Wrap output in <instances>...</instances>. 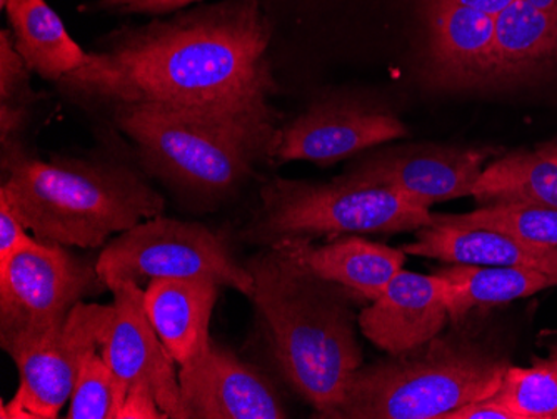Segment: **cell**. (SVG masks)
Listing matches in <instances>:
<instances>
[{"label": "cell", "instance_id": "277c9868", "mask_svg": "<svg viewBox=\"0 0 557 419\" xmlns=\"http://www.w3.org/2000/svg\"><path fill=\"white\" fill-rule=\"evenodd\" d=\"M115 127L152 171L196 196L222 199L272 156L278 131L271 108L200 111L114 104Z\"/></svg>", "mask_w": 557, "mask_h": 419}, {"label": "cell", "instance_id": "603a6c76", "mask_svg": "<svg viewBox=\"0 0 557 419\" xmlns=\"http://www.w3.org/2000/svg\"><path fill=\"white\" fill-rule=\"evenodd\" d=\"M443 223L486 227L540 246H557V209L543 206H481L466 214H437Z\"/></svg>", "mask_w": 557, "mask_h": 419}, {"label": "cell", "instance_id": "44dd1931", "mask_svg": "<svg viewBox=\"0 0 557 419\" xmlns=\"http://www.w3.org/2000/svg\"><path fill=\"white\" fill-rule=\"evenodd\" d=\"M472 197L481 206L524 205L557 209V143L516 151L483 169Z\"/></svg>", "mask_w": 557, "mask_h": 419}, {"label": "cell", "instance_id": "5b68a950", "mask_svg": "<svg viewBox=\"0 0 557 419\" xmlns=\"http://www.w3.org/2000/svg\"><path fill=\"white\" fill-rule=\"evenodd\" d=\"M508 368L506 359L478 341L437 334L354 371L336 418L446 419L496 394Z\"/></svg>", "mask_w": 557, "mask_h": 419}, {"label": "cell", "instance_id": "8fae6325", "mask_svg": "<svg viewBox=\"0 0 557 419\" xmlns=\"http://www.w3.org/2000/svg\"><path fill=\"white\" fill-rule=\"evenodd\" d=\"M180 384L189 419L287 418L283 399L261 369L214 340L181 366Z\"/></svg>", "mask_w": 557, "mask_h": 419}, {"label": "cell", "instance_id": "ba28073f", "mask_svg": "<svg viewBox=\"0 0 557 419\" xmlns=\"http://www.w3.org/2000/svg\"><path fill=\"white\" fill-rule=\"evenodd\" d=\"M102 287L97 261L36 237L0 262V346L59 326Z\"/></svg>", "mask_w": 557, "mask_h": 419}, {"label": "cell", "instance_id": "cb8c5ba5", "mask_svg": "<svg viewBox=\"0 0 557 419\" xmlns=\"http://www.w3.org/2000/svg\"><path fill=\"white\" fill-rule=\"evenodd\" d=\"M496 398L516 419L557 418V358L541 359L531 368L509 366Z\"/></svg>", "mask_w": 557, "mask_h": 419}, {"label": "cell", "instance_id": "7c38bea8", "mask_svg": "<svg viewBox=\"0 0 557 419\" xmlns=\"http://www.w3.org/2000/svg\"><path fill=\"white\" fill-rule=\"evenodd\" d=\"M490 158L486 149L441 146L393 147L347 172V180L389 187L431 208L436 202L471 196Z\"/></svg>", "mask_w": 557, "mask_h": 419}, {"label": "cell", "instance_id": "f1b7e54d", "mask_svg": "<svg viewBox=\"0 0 557 419\" xmlns=\"http://www.w3.org/2000/svg\"><path fill=\"white\" fill-rule=\"evenodd\" d=\"M446 419H516L509 411L508 406L504 405L496 394L490 398L479 399V402L469 403L461 406L456 411L449 412Z\"/></svg>", "mask_w": 557, "mask_h": 419}, {"label": "cell", "instance_id": "52a82bcc", "mask_svg": "<svg viewBox=\"0 0 557 419\" xmlns=\"http://www.w3.org/2000/svg\"><path fill=\"white\" fill-rule=\"evenodd\" d=\"M97 273L108 289L146 281L212 280L255 296V278L240 264L222 234L205 224L177 219H147L119 234L97 258Z\"/></svg>", "mask_w": 557, "mask_h": 419}, {"label": "cell", "instance_id": "30bf717a", "mask_svg": "<svg viewBox=\"0 0 557 419\" xmlns=\"http://www.w3.org/2000/svg\"><path fill=\"white\" fill-rule=\"evenodd\" d=\"M112 293L114 301L102 353L117 383L121 406L131 387L146 386L156 394L159 408L168 418L189 419L181 394L180 373L175 371L177 362L150 323L144 306V287L125 283Z\"/></svg>", "mask_w": 557, "mask_h": 419}, {"label": "cell", "instance_id": "e575fe53", "mask_svg": "<svg viewBox=\"0 0 557 419\" xmlns=\"http://www.w3.org/2000/svg\"><path fill=\"white\" fill-rule=\"evenodd\" d=\"M5 4H8V0H0V5H2V9H5Z\"/></svg>", "mask_w": 557, "mask_h": 419}, {"label": "cell", "instance_id": "d6a6232c", "mask_svg": "<svg viewBox=\"0 0 557 419\" xmlns=\"http://www.w3.org/2000/svg\"><path fill=\"white\" fill-rule=\"evenodd\" d=\"M529 5H533L537 11L546 12V14L557 17V0H524Z\"/></svg>", "mask_w": 557, "mask_h": 419}, {"label": "cell", "instance_id": "4dcf8cb0", "mask_svg": "<svg viewBox=\"0 0 557 419\" xmlns=\"http://www.w3.org/2000/svg\"><path fill=\"white\" fill-rule=\"evenodd\" d=\"M440 2H449V4L465 5V8L475 9L484 14L499 15L504 9L511 5L515 0H440Z\"/></svg>", "mask_w": 557, "mask_h": 419}, {"label": "cell", "instance_id": "3957f363", "mask_svg": "<svg viewBox=\"0 0 557 419\" xmlns=\"http://www.w3.org/2000/svg\"><path fill=\"white\" fill-rule=\"evenodd\" d=\"M8 199L37 239L75 248H99L164 212V197L125 165L24 155L18 140L2 146Z\"/></svg>", "mask_w": 557, "mask_h": 419}, {"label": "cell", "instance_id": "4316f807", "mask_svg": "<svg viewBox=\"0 0 557 419\" xmlns=\"http://www.w3.org/2000/svg\"><path fill=\"white\" fill-rule=\"evenodd\" d=\"M33 239L34 237L27 236V227L14 208L5 197L0 196V262L8 261L17 249Z\"/></svg>", "mask_w": 557, "mask_h": 419}, {"label": "cell", "instance_id": "6da1fadb", "mask_svg": "<svg viewBox=\"0 0 557 419\" xmlns=\"http://www.w3.org/2000/svg\"><path fill=\"white\" fill-rule=\"evenodd\" d=\"M269 27L250 2H233L172 22H154L87 52L61 81L109 104H161L200 111L269 108L274 90Z\"/></svg>", "mask_w": 557, "mask_h": 419}, {"label": "cell", "instance_id": "d6986e66", "mask_svg": "<svg viewBox=\"0 0 557 419\" xmlns=\"http://www.w3.org/2000/svg\"><path fill=\"white\" fill-rule=\"evenodd\" d=\"M494 81L528 79L557 65V17L515 0L496 15Z\"/></svg>", "mask_w": 557, "mask_h": 419}, {"label": "cell", "instance_id": "4fadbf2b", "mask_svg": "<svg viewBox=\"0 0 557 419\" xmlns=\"http://www.w3.org/2000/svg\"><path fill=\"white\" fill-rule=\"evenodd\" d=\"M408 134L399 119L352 102H324L294 119L275 137L277 161L334 164Z\"/></svg>", "mask_w": 557, "mask_h": 419}, {"label": "cell", "instance_id": "ac0fdd59", "mask_svg": "<svg viewBox=\"0 0 557 419\" xmlns=\"http://www.w3.org/2000/svg\"><path fill=\"white\" fill-rule=\"evenodd\" d=\"M277 244L315 276L341 284L369 301L384 293L408 256L404 249L389 248L362 237H344L322 248H314L306 239H287Z\"/></svg>", "mask_w": 557, "mask_h": 419}, {"label": "cell", "instance_id": "d590c367", "mask_svg": "<svg viewBox=\"0 0 557 419\" xmlns=\"http://www.w3.org/2000/svg\"><path fill=\"white\" fill-rule=\"evenodd\" d=\"M554 286H557V276H553Z\"/></svg>", "mask_w": 557, "mask_h": 419}, {"label": "cell", "instance_id": "ffe728a7", "mask_svg": "<svg viewBox=\"0 0 557 419\" xmlns=\"http://www.w3.org/2000/svg\"><path fill=\"white\" fill-rule=\"evenodd\" d=\"M5 12L17 51L42 79L61 83L86 61L87 52L46 0H8Z\"/></svg>", "mask_w": 557, "mask_h": 419}, {"label": "cell", "instance_id": "8d00e7d4", "mask_svg": "<svg viewBox=\"0 0 557 419\" xmlns=\"http://www.w3.org/2000/svg\"><path fill=\"white\" fill-rule=\"evenodd\" d=\"M553 355L556 356V358H557V348L554 349Z\"/></svg>", "mask_w": 557, "mask_h": 419}, {"label": "cell", "instance_id": "7402d4cb", "mask_svg": "<svg viewBox=\"0 0 557 419\" xmlns=\"http://www.w3.org/2000/svg\"><path fill=\"white\" fill-rule=\"evenodd\" d=\"M434 274L449 284L447 303L454 321H461L472 309L506 305L554 286L549 274L506 266L450 264Z\"/></svg>", "mask_w": 557, "mask_h": 419}, {"label": "cell", "instance_id": "e0dca14e", "mask_svg": "<svg viewBox=\"0 0 557 419\" xmlns=\"http://www.w3.org/2000/svg\"><path fill=\"white\" fill-rule=\"evenodd\" d=\"M221 284L212 280H152L144 287V306L156 333L177 365L208 348L212 311Z\"/></svg>", "mask_w": 557, "mask_h": 419}, {"label": "cell", "instance_id": "d4e9b609", "mask_svg": "<svg viewBox=\"0 0 557 419\" xmlns=\"http://www.w3.org/2000/svg\"><path fill=\"white\" fill-rule=\"evenodd\" d=\"M119 408L121 398L117 383L100 346L90 352L81 366L65 418L117 419Z\"/></svg>", "mask_w": 557, "mask_h": 419}, {"label": "cell", "instance_id": "9a60e30c", "mask_svg": "<svg viewBox=\"0 0 557 419\" xmlns=\"http://www.w3.org/2000/svg\"><path fill=\"white\" fill-rule=\"evenodd\" d=\"M428 21L429 59L444 83L494 81L496 17L440 0H422Z\"/></svg>", "mask_w": 557, "mask_h": 419}, {"label": "cell", "instance_id": "8992f818", "mask_svg": "<svg viewBox=\"0 0 557 419\" xmlns=\"http://www.w3.org/2000/svg\"><path fill=\"white\" fill-rule=\"evenodd\" d=\"M258 215L244 230L249 243L339 234H396L433 224L429 208L389 187L366 186L346 176L333 183L272 180L261 190Z\"/></svg>", "mask_w": 557, "mask_h": 419}, {"label": "cell", "instance_id": "1f68e13d", "mask_svg": "<svg viewBox=\"0 0 557 419\" xmlns=\"http://www.w3.org/2000/svg\"><path fill=\"white\" fill-rule=\"evenodd\" d=\"M199 2V0H144L140 4L134 5L129 11L149 12V14H164V12L175 11V9L184 8V5Z\"/></svg>", "mask_w": 557, "mask_h": 419}, {"label": "cell", "instance_id": "2e32d148", "mask_svg": "<svg viewBox=\"0 0 557 419\" xmlns=\"http://www.w3.org/2000/svg\"><path fill=\"white\" fill-rule=\"evenodd\" d=\"M406 255L440 259L449 264L506 266L557 276V246H540L486 227L458 226L434 218L421 227Z\"/></svg>", "mask_w": 557, "mask_h": 419}, {"label": "cell", "instance_id": "836d02e7", "mask_svg": "<svg viewBox=\"0 0 557 419\" xmlns=\"http://www.w3.org/2000/svg\"><path fill=\"white\" fill-rule=\"evenodd\" d=\"M144 0H102L104 8H125L129 11L134 5L140 4Z\"/></svg>", "mask_w": 557, "mask_h": 419}, {"label": "cell", "instance_id": "484cf974", "mask_svg": "<svg viewBox=\"0 0 557 419\" xmlns=\"http://www.w3.org/2000/svg\"><path fill=\"white\" fill-rule=\"evenodd\" d=\"M29 65L15 47L9 30L0 34V104H22L29 93Z\"/></svg>", "mask_w": 557, "mask_h": 419}, {"label": "cell", "instance_id": "f546056e", "mask_svg": "<svg viewBox=\"0 0 557 419\" xmlns=\"http://www.w3.org/2000/svg\"><path fill=\"white\" fill-rule=\"evenodd\" d=\"M25 108L22 104H0V139L2 146L14 143L24 126Z\"/></svg>", "mask_w": 557, "mask_h": 419}, {"label": "cell", "instance_id": "83f0119b", "mask_svg": "<svg viewBox=\"0 0 557 419\" xmlns=\"http://www.w3.org/2000/svg\"><path fill=\"white\" fill-rule=\"evenodd\" d=\"M127 418L168 419V416L159 408L158 398L149 387L134 386L131 387L117 412V419Z\"/></svg>", "mask_w": 557, "mask_h": 419}, {"label": "cell", "instance_id": "5bb4252c", "mask_svg": "<svg viewBox=\"0 0 557 419\" xmlns=\"http://www.w3.org/2000/svg\"><path fill=\"white\" fill-rule=\"evenodd\" d=\"M449 284L437 274L400 269L384 293L359 315L362 334L375 346L400 355L436 337L449 318Z\"/></svg>", "mask_w": 557, "mask_h": 419}, {"label": "cell", "instance_id": "9c48e42d", "mask_svg": "<svg viewBox=\"0 0 557 419\" xmlns=\"http://www.w3.org/2000/svg\"><path fill=\"white\" fill-rule=\"evenodd\" d=\"M112 305L79 303L59 326L9 344L18 387L14 398L2 403V419H55L71 399L81 366L104 344Z\"/></svg>", "mask_w": 557, "mask_h": 419}, {"label": "cell", "instance_id": "7a4b0ae2", "mask_svg": "<svg viewBox=\"0 0 557 419\" xmlns=\"http://www.w3.org/2000/svg\"><path fill=\"white\" fill-rule=\"evenodd\" d=\"M256 308L294 390L321 418H336L354 371L362 366L352 293L315 276L281 244L250 258Z\"/></svg>", "mask_w": 557, "mask_h": 419}]
</instances>
